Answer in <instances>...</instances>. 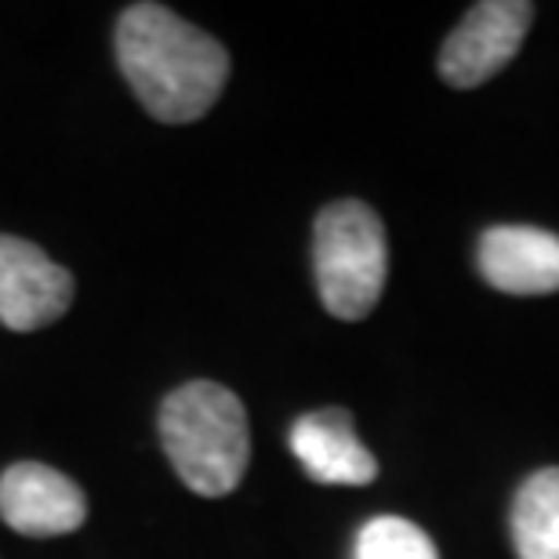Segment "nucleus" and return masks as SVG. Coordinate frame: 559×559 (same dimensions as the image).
<instances>
[{
    "label": "nucleus",
    "instance_id": "obj_3",
    "mask_svg": "<svg viewBox=\"0 0 559 559\" xmlns=\"http://www.w3.org/2000/svg\"><path fill=\"white\" fill-rule=\"evenodd\" d=\"M312 270L331 317L364 320L385 290V226L364 200H334L312 226Z\"/></svg>",
    "mask_w": 559,
    "mask_h": 559
},
{
    "label": "nucleus",
    "instance_id": "obj_9",
    "mask_svg": "<svg viewBox=\"0 0 559 559\" xmlns=\"http://www.w3.org/2000/svg\"><path fill=\"white\" fill-rule=\"evenodd\" d=\"M512 545L520 559H559V468L523 479L512 501Z\"/></svg>",
    "mask_w": 559,
    "mask_h": 559
},
{
    "label": "nucleus",
    "instance_id": "obj_8",
    "mask_svg": "<svg viewBox=\"0 0 559 559\" xmlns=\"http://www.w3.org/2000/svg\"><path fill=\"white\" fill-rule=\"evenodd\" d=\"M290 454L317 484L364 487L378 476L374 454L360 443L353 415L342 407L312 411L290 425Z\"/></svg>",
    "mask_w": 559,
    "mask_h": 559
},
{
    "label": "nucleus",
    "instance_id": "obj_10",
    "mask_svg": "<svg viewBox=\"0 0 559 559\" xmlns=\"http://www.w3.org/2000/svg\"><path fill=\"white\" fill-rule=\"evenodd\" d=\"M356 559H440L432 538L404 516H374L356 534Z\"/></svg>",
    "mask_w": 559,
    "mask_h": 559
},
{
    "label": "nucleus",
    "instance_id": "obj_4",
    "mask_svg": "<svg viewBox=\"0 0 559 559\" xmlns=\"http://www.w3.org/2000/svg\"><path fill=\"white\" fill-rule=\"evenodd\" d=\"M534 22L527 0H484L465 11L440 48V76L451 87H479L516 59Z\"/></svg>",
    "mask_w": 559,
    "mask_h": 559
},
{
    "label": "nucleus",
    "instance_id": "obj_2",
    "mask_svg": "<svg viewBox=\"0 0 559 559\" xmlns=\"http://www.w3.org/2000/svg\"><path fill=\"white\" fill-rule=\"evenodd\" d=\"M160 440L189 490L222 498L240 487L251 462L248 411L218 382H186L160 404Z\"/></svg>",
    "mask_w": 559,
    "mask_h": 559
},
{
    "label": "nucleus",
    "instance_id": "obj_5",
    "mask_svg": "<svg viewBox=\"0 0 559 559\" xmlns=\"http://www.w3.org/2000/svg\"><path fill=\"white\" fill-rule=\"evenodd\" d=\"M73 301V276L37 243L0 233V323L29 334L62 320Z\"/></svg>",
    "mask_w": 559,
    "mask_h": 559
},
{
    "label": "nucleus",
    "instance_id": "obj_6",
    "mask_svg": "<svg viewBox=\"0 0 559 559\" xmlns=\"http://www.w3.org/2000/svg\"><path fill=\"white\" fill-rule=\"evenodd\" d=\"M0 516L26 538H59L84 527L87 498L59 468L19 462L0 476Z\"/></svg>",
    "mask_w": 559,
    "mask_h": 559
},
{
    "label": "nucleus",
    "instance_id": "obj_1",
    "mask_svg": "<svg viewBox=\"0 0 559 559\" xmlns=\"http://www.w3.org/2000/svg\"><path fill=\"white\" fill-rule=\"evenodd\" d=\"M117 59L135 98L164 124L200 120L229 81L226 48L164 4H131L120 15Z\"/></svg>",
    "mask_w": 559,
    "mask_h": 559
},
{
    "label": "nucleus",
    "instance_id": "obj_7",
    "mask_svg": "<svg viewBox=\"0 0 559 559\" xmlns=\"http://www.w3.org/2000/svg\"><path fill=\"white\" fill-rule=\"evenodd\" d=\"M476 265L506 295L559 290V237L538 226H490L476 243Z\"/></svg>",
    "mask_w": 559,
    "mask_h": 559
}]
</instances>
